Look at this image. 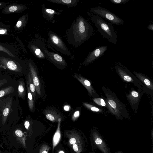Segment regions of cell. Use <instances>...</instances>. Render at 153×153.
I'll use <instances>...</instances> for the list:
<instances>
[{"instance_id": "1", "label": "cell", "mask_w": 153, "mask_h": 153, "mask_svg": "<svg viewBox=\"0 0 153 153\" xmlns=\"http://www.w3.org/2000/svg\"><path fill=\"white\" fill-rule=\"evenodd\" d=\"M93 32V27L87 20L79 16L68 31V40L73 46L77 48L89 39Z\"/></svg>"}, {"instance_id": "2", "label": "cell", "mask_w": 153, "mask_h": 153, "mask_svg": "<svg viewBox=\"0 0 153 153\" xmlns=\"http://www.w3.org/2000/svg\"><path fill=\"white\" fill-rule=\"evenodd\" d=\"M102 90L105 94L104 98L113 110V114L117 119L123 118L129 119L130 114L125 105L116 96L114 92L103 86Z\"/></svg>"}, {"instance_id": "3", "label": "cell", "mask_w": 153, "mask_h": 153, "mask_svg": "<svg viewBox=\"0 0 153 153\" xmlns=\"http://www.w3.org/2000/svg\"><path fill=\"white\" fill-rule=\"evenodd\" d=\"M91 20L98 32L104 38L106 39L111 43L116 44L117 35L111 24L96 15H92Z\"/></svg>"}, {"instance_id": "4", "label": "cell", "mask_w": 153, "mask_h": 153, "mask_svg": "<svg viewBox=\"0 0 153 153\" xmlns=\"http://www.w3.org/2000/svg\"><path fill=\"white\" fill-rule=\"evenodd\" d=\"M114 68L116 72L123 80L131 83L137 86L138 89L146 92L142 84L125 66L120 63L117 62L116 63Z\"/></svg>"}, {"instance_id": "5", "label": "cell", "mask_w": 153, "mask_h": 153, "mask_svg": "<svg viewBox=\"0 0 153 153\" xmlns=\"http://www.w3.org/2000/svg\"><path fill=\"white\" fill-rule=\"evenodd\" d=\"M91 11L95 15L103 18L113 24L116 25H123L124 22L121 19L107 9L102 7L92 8Z\"/></svg>"}, {"instance_id": "6", "label": "cell", "mask_w": 153, "mask_h": 153, "mask_svg": "<svg viewBox=\"0 0 153 153\" xmlns=\"http://www.w3.org/2000/svg\"><path fill=\"white\" fill-rule=\"evenodd\" d=\"M48 41L51 46L57 51L67 55L71 53L63 42L56 34L52 32L48 33Z\"/></svg>"}, {"instance_id": "7", "label": "cell", "mask_w": 153, "mask_h": 153, "mask_svg": "<svg viewBox=\"0 0 153 153\" xmlns=\"http://www.w3.org/2000/svg\"><path fill=\"white\" fill-rule=\"evenodd\" d=\"M145 92L140 89L136 90L132 87L129 93L126 94L127 99L134 111H137L142 96Z\"/></svg>"}, {"instance_id": "8", "label": "cell", "mask_w": 153, "mask_h": 153, "mask_svg": "<svg viewBox=\"0 0 153 153\" xmlns=\"http://www.w3.org/2000/svg\"><path fill=\"white\" fill-rule=\"evenodd\" d=\"M0 62L6 69L10 71L13 74L19 76L24 75L23 70L20 65L13 61L6 58H0Z\"/></svg>"}, {"instance_id": "9", "label": "cell", "mask_w": 153, "mask_h": 153, "mask_svg": "<svg viewBox=\"0 0 153 153\" xmlns=\"http://www.w3.org/2000/svg\"><path fill=\"white\" fill-rule=\"evenodd\" d=\"M108 48V46H102L97 47L90 53L84 61L83 65H88L102 56Z\"/></svg>"}, {"instance_id": "10", "label": "cell", "mask_w": 153, "mask_h": 153, "mask_svg": "<svg viewBox=\"0 0 153 153\" xmlns=\"http://www.w3.org/2000/svg\"><path fill=\"white\" fill-rule=\"evenodd\" d=\"M134 75L139 80L144 87L146 92L152 94L153 81L148 76L140 73L133 72Z\"/></svg>"}, {"instance_id": "11", "label": "cell", "mask_w": 153, "mask_h": 153, "mask_svg": "<svg viewBox=\"0 0 153 153\" xmlns=\"http://www.w3.org/2000/svg\"><path fill=\"white\" fill-rule=\"evenodd\" d=\"M74 77L81 83L87 90L88 95L91 97H99V95L92 86L90 82L82 76L74 73Z\"/></svg>"}, {"instance_id": "12", "label": "cell", "mask_w": 153, "mask_h": 153, "mask_svg": "<svg viewBox=\"0 0 153 153\" xmlns=\"http://www.w3.org/2000/svg\"><path fill=\"white\" fill-rule=\"evenodd\" d=\"M12 95L4 98L0 106V110L1 113L2 119L5 120L9 115L12 108Z\"/></svg>"}, {"instance_id": "13", "label": "cell", "mask_w": 153, "mask_h": 153, "mask_svg": "<svg viewBox=\"0 0 153 153\" xmlns=\"http://www.w3.org/2000/svg\"><path fill=\"white\" fill-rule=\"evenodd\" d=\"M45 57L55 64L66 66L67 63L60 55L57 53L48 51L45 49L42 50Z\"/></svg>"}, {"instance_id": "14", "label": "cell", "mask_w": 153, "mask_h": 153, "mask_svg": "<svg viewBox=\"0 0 153 153\" xmlns=\"http://www.w3.org/2000/svg\"><path fill=\"white\" fill-rule=\"evenodd\" d=\"M28 67L29 72L35 87L36 92L38 95L40 96L41 94V84L36 69L31 62H29Z\"/></svg>"}, {"instance_id": "15", "label": "cell", "mask_w": 153, "mask_h": 153, "mask_svg": "<svg viewBox=\"0 0 153 153\" xmlns=\"http://www.w3.org/2000/svg\"><path fill=\"white\" fill-rule=\"evenodd\" d=\"M17 88L11 85L6 86L0 89V99L6 97V96L12 94L16 91H17Z\"/></svg>"}, {"instance_id": "16", "label": "cell", "mask_w": 153, "mask_h": 153, "mask_svg": "<svg viewBox=\"0 0 153 153\" xmlns=\"http://www.w3.org/2000/svg\"><path fill=\"white\" fill-rule=\"evenodd\" d=\"M17 94L19 98L25 100L26 95V87L24 79L23 78L18 81Z\"/></svg>"}, {"instance_id": "17", "label": "cell", "mask_w": 153, "mask_h": 153, "mask_svg": "<svg viewBox=\"0 0 153 153\" xmlns=\"http://www.w3.org/2000/svg\"><path fill=\"white\" fill-rule=\"evenodd\" d=\"M101 97H94L92 99L93 102L100 106L103 107L107 108L110 113L113 114L112 109L108 104L104 97L101 95Z\"/></svg>"}, {"instance_id": "18", "label": "cell", "mask_w": 153, "mask_h": 153, "mask_svg": "<svg viewBox=\"0 0 153 153\" xmlns=\"http://www.w3.org/2000/svg\"><path fill=\"white\" fill-rule=\"evenodd\" d=\"M44 114L47 119L53 122L58 121L61 116L55 111L48 109L45 111Z\"/></svg>"}, {"instance_id": "19", "label": "cell", "mask_w": 153, "mask_h": 153, "mask_svg": "<svg viewBox=\"0 0 153 153\" xmlns=\"http://www.w3.org/2000/svg\"><path fill=\"white\" fill-rule=\"evenodd\" d=\"M51 2L65 5L68 7L76 6L79 0H47Z\"/></svg>"}, {"instance_id": "20", "label": "cell", "mask_w": 153, "mask_h": 153, "mask_svg": "<svg viewBox=\"0 0 153 153\" xmlns=\"http://www.w3.org/2000/svg\"><path fill=\"white\" fill-rule=\"evenodd\" d=\"M61 118L58 120V125L56 130L54 134L53 139V149L58 144L61 137V134L60 131V125L61 121Z\"/></svg>"}, {"instance_id": "21", "label": "cell", "mask_w": 153, "mask_h": 153, "mask_svg": "<svg viewBox=\"0 0 153 153\" xmlns=\"http://www.w3.org/2000/svg\"><path fill=\"white\" fill-rule=\"evenodd\" d=\"M26 83L29 86L35 103L36 97V89L35 87L32 80L29 72L28 73Z\"/></svg>"}, {"instance_id": "22", "label": "cell", "mask_w": 153, "mask_h": 153, "mask_svg": "<svg viewBox=\"0 0 153 153\" xmlns=\"http://www.w3.org/2000/svg\"><path fill=\"white\" fill-rule=\"evenodd\" d=\"M42 10L43 16L46 19L49 20L52 19L54 18V15L57 13V12L53 9L46 8L44 7H43Z\"/></svg>"}, {"instance_id": "23", "label": "cell", "mask_w": 153, "mask_h": 153, "mask_svg": "<svg viewBox=\"0 0 153 153\" xmlns=\"http://www.w3.org/2000/svg\"><path fill=\"white\" fill-rule=\"evenodd\" d=\"M27 90V99L28 107L30 111L33 112L34 109V102L33 97L30 91L29 87L27 84L26 83Z\"/></svg>"}, {"instance_id": "24", "label": "cell", "mask_w": 153, "mask_h": 153, "mask_svg": "<svg viewBox=\"0 0 153 153\" xmlns=\"http://www.w3.org/2000/svg\"><path fill=\"white\" fill-rule=\"evenodd\" d=\"M24 6L13 5L8 6L5 9V12L7 13H14L19 12L25 9Z\"/></svg>"}, {"instance_id": "25", "label": "cell", "mask_w": 153, "mask_h": 153, "mask_svg": "<svg viewBox=\"0 0 153 153\" xmlns=\"http://www.w3.org/2000/svg\"><path fill=\"white\" fill-rule=\"evenodd\" d=\"M31 48L35 55L39 59H44L45 58V56L43 53L42 52V50L35 45H32Z\"/></svg>"}, {"instance_id": "26", "label": "cell", "mask_w": 153, "mask_h": 153, "mask_svg": "<svg viewBox=\"0 0 153 153\" xmlns=\"http://www.w3.org/2000/svg\"><path fill=\"white\" fill-rule=\"evenodd\" d=\"M82 104L85 107L92 111L99 113H102L104 112L101 108L90 104L83 102Z\"/></svg>"}, {"instance_id": "27", "label": "cell", "mask_w": 153, "mask_h": 153, "mask_svg": "<svg viewBox=\"0 0 153 153\" xmlns=\"http://www.w3.org/2000/svg\"><path fill=\"white\" fill-rule=\"evenodd\" d=\"M8 79L6 77L2 78L0 79V88H2L3 86L7 85L8 82Z\"/></svg>"}, {"instance_id": "28", "label": "cell", "mask_w": 153, "mask_h": 153, "mask_svg": "<svg viewBox=\"0 0 153 153\" xmlns=\"http://www.w3.org/2000/svg\"><path fill=\"white\" fill-rule=\"evenodd\" d=\"M130 0H109V1L115 4H121L128 2Z\"/></svg>"}, {"instance_id": "29", "label": "cell", "mask_w": 153, "mask_h": 153, "mask_svg": "<svg viewBox=\"0 0 153 153\" xmlns=\"http://www.w3.org/2000/svg\"><path fill=\"white\" fill-rule=\"evenodd\" d=\"M0 51H3L7 53L9 56L15 57V56L7 49L4 47L2 45H0Z\"/></svg>"}, {"instance_id": "30", "label": "cell", "mask_w": 153, "mask_h": 153, "mask_svg": "<svg viewBox=\"0 0 153 153\" xmlns=\"http://www.w3.org/2000/svg\"><path fill=\"white\" fill-rule=\"evenodd\" d=\"M80 115V112L79 111H75L72 116V120L73 121H75L79 117Z\"/></svg>"}, {"instance_id": "31", "label": "cell", "mask_w": 153, "mask_h": 153, "mask_svg": "<svg viewBox=\"0 0 153 153\" xmlns=\"http://www.w3.org/2000/svg\"><path fill=\"white\" fill-rule=\"evenodd\" d=\"M48 148L47 146L44 145L42 146L40 150L39 153H48Z\"/></svg>"}, {"instance_id": "32", "label": "cell", "mask_w": 153, "mask_h": 153, "mask_svg": "<svg viewBox=\"0 0 153 153\" xmlns=\"http://www.w3.org/2000/svg\"><path fill=\"white\" fill-rule=\"evenodd\" d=\"M15 133L16 135L19 137H21L23 135V133L19 129L16 130Z\"/></svg>"}, {"instance_id": "33", "label": "cell", "mask_w": 153, "mask_h": 153, "mask_svg": "<svg viewBox=\"0 0 153 153\" xmlns=\"http://www.w3.org/2000/svg\"><path fill=\"white\" fill-rule=\"evenodd\" d=\"M73 149L74 151L76 152H77L79 151V146L76 143L73 144Z\"/></svg>"}, {"instance_id": "34", "label": "cell", "mask_w": 153, "mask_h": 153, "mask_svg": "<svg viewBox=\"0 0 153 153\" xmlns=\"http://www.w3.org/2000/svg\"><path fill=\"white\" fill-rule=\"evenodd\" d=\"M76 138L74 137L71 138L69 140V143L71 144H73L76 143Z\"/></svg>"}, {"instance_id": "35", "label": "cell", "mask_w": 153, "mask_h": 153, "mask_svg": "<svg viewBox=\"0 0 153 153\" xmlns=\"http://www.w3.org/2000/svg\"><path fill=\"white\" fill-rule=\"evenodd\" d=\"M22 21L21 20H19L16 24V26L17 28H19L22 26Z\"/></svg>"}, {"instance_id": "36", "label": "cell", "mask_w": 153, "mask_h": 153, "mask_svg": "<svg viewBox=\"0 0 153 153\" xmlns=\"http://www.w3.org/2000/svg\"><path fill=\"white\" fill-rule=\"evenodd\" d=\"M24 125L26 128L28 129L30 126L29 122L28 121H26L25 122Z\"/></svg>"}, {"instance_id": "37", "label": "cell", "mask_w": 153, "mask_h": 153, "mask_svg": "<svg viewBox=\"0 0 153 153\" xmlns=\"http://www.w3.org/2000/svg\"><path fill=\"white\" fill-rule=\"evenodd\" d=\"M71 107L68 105H65L64 107V110L66 111H68L70 110Z\"/></svg>"}, {"instance_id": "38", "label": "cell", "mask_w": 153, "mask_h": 153, "mask_svg": "<svg viewBox=\"0 0 153 153\" xmlns=\"http://www.w3.org/2000/svg\"><path fill=\"white\" fill-rule=\"evenodd\" d=\"M147 28L148 29L153 31V25L152 24L149 25L147 26Z\"/></svg>"}, {"instance_id": "39", "label": "cell", "mask_w": 153, "mask_h": 153, "mask_svg": "<svg viewBox=\"0 0 153 153\" xmlns=\"http://www.w3.org/2000/svg\"><path fill=\"white\" fill-rule=\"evenodd\" d=\"M6 32V31L3 29H0V34H5Z\"/></svg>"}, {"instance_id": "40", "label": "cell", "mask_w": 153, "mask_h": 153, "mask_svg": "<svg viewBox=\"0 0 153 153\" xmlns=\"http://www.w3.org/2000/svg\"><path fill=\"white\" fill-rule=\"evenodd\" d=\"M0 68L4 69H6L3 66L1 65L0 64Z\"/></svg>"}, {"instance_id": "41", "label": "cell", "mask_w": 153, "mask_h": 153, "mask_svg": "<svg viewBox=\"0 0 153 153\" xmlns=\"http://www.w3.org/2000/svg\"><path fill=\"white\" fill-rule=\"evenodd\" d=\"M3 98L0 99V106L1 105V102Z\"/></svg>"}, {"instance_id": "42", "label": "cell", "mask_w": 153, "mask_h": 153, "mask_svg": "<svg viewBox=\"0 0 153 153\" xmlns=\"http://www.w3.org/2000/svg\"><path fill=\"white\" fill-rule=\"evenodd\" d=\"M59 153H64V152L62 151H60Z\"/></svg>"}, {"instance_id": "43", "label": "cell", "mask_w": 153, "mask_h": 153, "mask_svg": "<svg viewBox=\"0 0 153 153\" xmlns=\"http://www.w3.org/2000/svg\"><path fill=\"white\" fill-rule=\"evenodd\" d=\"M1 4H1V3H0V6L1 5Z\"/></svg>"}]
</instances>
